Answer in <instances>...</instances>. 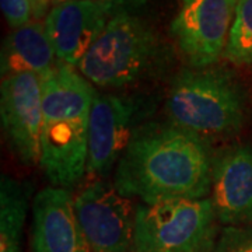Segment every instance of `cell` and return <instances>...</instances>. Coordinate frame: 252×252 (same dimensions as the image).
I'll return each instance as SVG.
<instances>
[{
    "instance_id": "cell-8",
    "label": "cell",
    "mask_w": 252,
    "mask_h": 252,
    "mask_svg": "<svg viewBox=\"0 0 252 252\" xmlns=\"http://www.w3.org/2000/svg\"><path fill=\"white\" fill-rule=\"evenodd\" d=\"M140 112L137 99L95 91L89 127V175L101 178L117 167L139 129Z\"/></svg>"
},
{
    "instance_id": "cell-19",
    "label": "cell",
    "mask_w": 252,
    "mask_h": 252,
    "mask_svg": "<svg viewBox=\"0 0 252 252\" xmlns=\"http://www.w3.org/2000/svg\"><path fill=\"white\" fill-rule=\"evenodd\" d=\"M31 6H32V16L36 21H39V18L46 17L49 13V7L52 6L51 0H30Z\"/></svg>"
},
{
    "instance_id": "cell-12",
    "label": "cell",
    "mask_w": 252,
    "mask_h": 252,
    "mask_svg": "<svg viewBox=\"0 0 252 252\" xmlns=\"http://www.w3.org/2000/svg\"><path fill=\"white\" fill-rule=\"evenodd\" d=\"M31 252H91L66 188L48 187L35 195Z\"/></svg>"
},
{
    "instance_id": "cell-4",
    "label": "cell",
    "mask_w": 252,
    "mask_h": 252,
    "mask_svg": "<svg viewBox=\"0 0 252 252\" xmlns=\"http://www.w3.org/2000/svg\"><path fill=\"white\" fill-rule=\"evenodd\" d=\"M160 39L143 18L114 13L77 69L91 84L121 89L140 80L160 55Z\"/></svg>"
},
{
    "instance_id": "cell-18",
    "label": "cell",
    "mask_w": 252,
    "mask_h": 252,
    "mask_svg": "<svg viewBox=\"0 0 252 252\" xmlns=\"http://www.w3.org/2000/svg\"><path fill=\"white\" fill-rule=\"evenodd\" d=\"M102 1L109 4L111 9L114 10V13L127 11V13H133V14L136 10L143 7L147 3V0H102Z\"/></svg>"
},
{
    "instance_id": "cell-20",
    "label": "cell",
    "mask_w": 252,
    "mask_h": 252,
    "mask_svg": "<svg viewBox=\"0 0 252 252\" xmlns=\"http://www.w3.org/2000/svg\"><path fill=\"white\" fill-rule=\"evenodd\" d=\"M67 1H73V0H51L52 7H54V6H58V4H62V3H67ZM101 1H102V0H101Z\"/></svg>"
},
{
    "instance_id": "cell-3",
    "label": "cell",
    "mask_w": 252,
    "mask_h": 252,
    "mask_svg": "<svg viewBox=\"0 0 252 252\" xmlns=\"http://www.w3.org/2000/svg\"><path fill=\"white\" fill-rule=\"evenodd\" d=\"M245 95L223 67L185 69L174 79L167 111L172 124L202 137L235 135L245 122Z\"/></svg>"
},
{
    "instance_id": "cell-15",
    "label": "cell",
    "mask_w": 252,
    "mask_h": 252,
    "mask_svg": "<svg viewBox=\"0 0 252 252\" xmlns=\"http://www.w3.org/2000/svg\"><path fill=\"white\" fill-rule=\"evenodd\" d=\"M223 58L234 64H252V0H238Z\"/></svg>"
},
{
    "instance_id": "cell-5",
    "label": "cell",
    "mask_w": 252,
    "mask_h": 252,
    "mask_svg": "<svg viewBox=\"0 0 252 252\" xmlns=\"http://www.w3.org/2000/svg\"><path fill=\"white\" fill-rule=\"evenodd\" d=\"M217 221L210 198L139 205L133 252H213Z\"/></svg>"
},
{
    "instance_id": "cell-13",
    "label": "cell",
    "mask_w": 252,
    "mask_h": 252,
    "mask_svg": "<svg viewBox=\"0 0 252 252\" xmlns=\"http://www.w3.org/2000/svg\"><path fill=\"white\" fill-rule=\"evenodd\" d=\"M56 55L46 34L45 24L30 21L13 30L1 45V77L18 73H34L39 77L56 66Z\"/></svg>"
},
{
    "instance_id": "cell-10",
    "label": "cell",
    "mask_w": 252,
    "mask_h": 252,
    "mask_svg": "<svg viewBox=\"0 0 252 252\" xmlns=\"http://www.w3.org/2000/svg\"><path fill=\"white\" fill-rule=\"evenodd\" d=\"M114 14L101 0H73L54 6L45 17V30L56 59L77 67Z\"/></svg>"
},
{
    "instance_id": "cell-9",
    "label": "cell",
    "mask_w": 252,
    "mask_h": 252,
    "mask_svg": "<svg viewBox=\"0 0 252 252\" xmlns=\"http://www.w3.org/2000/svg\"><path fill=\"white\" fill-rule=\"evenodd\" d=\"M0 118L4 137L20 161L39 164L42 127V83L34 73L3 77Z\"/></svg>"
},
{
    "instance_id": "cell-1",
    "label": "cell",
    "mask_w": 252,
    "mask_h": 252,
    "mask_svg": "<svg viewBox=\"0 0 252 252\" xmlns=\"http://www.w3.org/2000/svg\"><path fill=\"white\" fill-rule=\"evenodd\" d=\"M114 187L146 205L207 198L212 160L203 140L178 126H143L118 162Z\"/></svg>"
},
{
    "instance_id": "cell-7",
    "label": "cell",
    "mask_w": 252,
    "mask_h": 252,
    "mask_svg": "<svg viewBox=\"0 0 252 252\" xmlns=\"http://www.w3.org/2000/svg\"><path fill=\"white\" fill-rule=\"evenodd\" d=\"M238 0H181L171 35L190 67L212 66L223 56Z\"/></svg>"
},
{
    "instance_id": "cell-11",
    "label": "cell",
    "mask_w": 252,
    "mask_h": 252,
    "mask_svg": "<svg viewBox=\"0 0 252 252\" xmlns=\"http://www.w3.org/2000/svg\"><path fill=\"white\" fill-rule=\"evenodd\" d=\"M210 200L220 223L252 224V146L227 147L212 160Z\"/></svg>"
},
{
    "instance_id": "cell-6",
    "label": "cell",
    "mask_w": 252,
    "mask_h": 252,
    "mask_svg": "<svg viewBox=\"0 0 252 252\" xmlns=\"http://www.w3.org/2000/svg\"><path fill=\"white\" fill-rule=\"evenodd\" d=\"M74 212L91 252H133L136 209L114 184H89L74 196Z\"/></svg>"
},
{
    "instance_id": "cell-14",
    "label": "cell",
    "mask_w": 252,
    "mask_h": 252,
    "mask_svg": "<svg viewBox=\"0 0 252 252\" xmlns=\"http://www.w3.org/2000/svg\"><path fill=\"white\" fill-rule=\"evenodd\" d=\"M28 212V192L16 180L0 181V252H23V231Z\"/></svg>"
},
{
    "instance_id": "cell-2",
    "label": "cell",
    "mask_w": 252,
    "mask_h": 252,
    "mask_svg": "<svg viewBox=\"0 0 252 252\" xmlns=\"http://www.w3.org/2000/svg\"><path fill=\"white\" fill-rule=\"evenodd\" d=\"M39 165L52 187L69 188L87 174L89 127L95 90L72 66L58 61L41 76Z\"/></svg>"
},
{
    "instance_id": "cell-17",
    "label": "cell",
    "mask_w": 252,
    "mask_h": 252,
    "mask_svg": "<svg viewBox=\"0 0 252 252\" xmlns=\"http://www.w3.org/2000/svg\"><path fill=\"white\" fill-rule=\"evenodd\" d=\"M0 6L7 24L13 30L26 26L34 17L30 0H0Z\"/></svg>"
},
{
    "instance_id": "cell-16",
    "label": "cell",
    "mask_w": 252,
    "mask_h": 252,
    "mask_svg": "<svg viewBox=\"0 0 252 252\" xmlns=\"http://www.w3.org/2000/svg\"><path fill=\"white\" fill-rule=\"evenodd\" d=\"M213 252H252V224L225 225Z\"/></svg>"
}]
</instances>
